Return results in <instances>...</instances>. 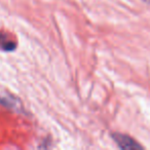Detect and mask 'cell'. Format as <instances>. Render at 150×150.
Here are the masks:
<instances>
[{"instance_id": "cell-2", "label": "cell", "mask_w": 150, "mask_h": 150, "mask_svg": "<svg viewBox=\"0 0 150 150\" xmlns=\"http://www.w3.org/2000/svg\"><path fill=\"white\" fill-rule=\"evenodd\" d=\"M16 48V44L13 41L7 39L5 36H0V50H13Z\"/></svg>"}, {"instance_id": "cell-1", "label": "cell", "mask_w": 150, "mask_h": 150, "mask_svg": "<svg viewBox=\"0 0 150 150\" xmlns=\"http://www.w3.org/2000/svg\"><path fill=\"white\" fill-rule=\"evenodd\" d=\"M113 139L121 149H142V146L138 144L135 140L127 135H121V134H115L113 136Z\"/></svg>"}]
</instances>
